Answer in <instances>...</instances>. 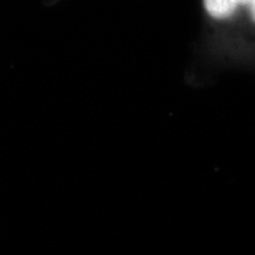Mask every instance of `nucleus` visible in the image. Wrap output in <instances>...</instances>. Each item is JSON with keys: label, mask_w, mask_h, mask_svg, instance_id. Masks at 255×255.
I'll use <instances>...</instances> for the list:
<instances>
[{"label": "nucleus", "mask_w": 255, "mask_h": 255, "mask_svg": "<svg viewBox=\"0 0 255 255\" xmlns=\"http://www.w3.org/2000/svg\"><path fill=\"white\" fill-rule=\"evenodd\" d=\"M203 9L216 26H233L241 18L246 20L255 50V0H203Z\"/></svg>", "instance_id": "f257e3e1"}]
</instances>
